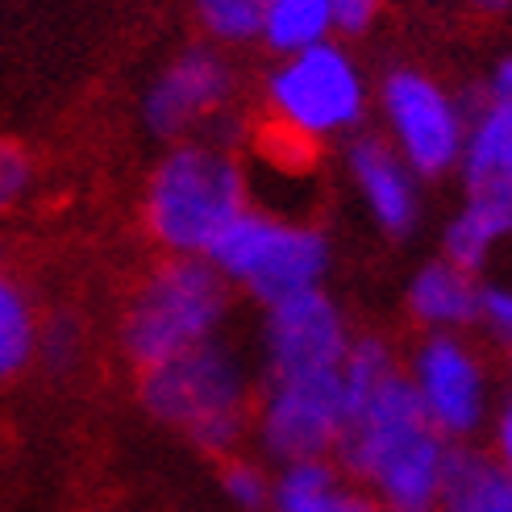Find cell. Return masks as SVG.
<instances>
[{
    "mask_svg": "<svg viewBox=\"0 0 512 512\" xmlns=\"http://www.w3.org/2000/svg\"><path fill=\"white\" fill-rule=\"evenodd\" d=\"M496 463L512 475V396L500 408V421H496Z\"/></svg>",
    "mask_w": 512,
    "mask_h": 512,
    "instance_id": "cell-26",
    "label": "cell"
},
{
    "mask_svg": "<svg viewBox=\"0 0 512 512\" xmlns=\"http://www.w3.org/2000/svg\"><path fill=\"white\" fill-rule=\"evenodd\" d=\"M267 105L275 121L300 138H338L363 121L367 84L342 46L317 42L279 55L267 80Z\"/></svg>",
    "mask_w": 512,
    "mask_h": 512,
    "instance_id": "cell-5",
    "label": "cell"
},
{
    "mask_svg": "<svg viewBox=\"0 0 512 512\" xmlns=\"http://www.w3.org/2000/svg\"><path fill=\"white\" fill-rule=\"evenodd\" d=\"M329 34H334V9H329V0H267L259 38L275 55H292V50L329 42Z\"/></svg>",
    "mask_w": 512,
    "mask_h": 512,
    "instance_id": "cell-19",
    "label": "cell"
},
{
    "mask_svg": "<svg viewBox=\"0 0 512 512\" xmlns=\"http://www.w3.org/2000/svg\"><path fill=\"white\" fill-rule=\"evenodd\" d=\"M450 446L454 442H446L438 429H429L417 442H408L400 454H392L367 483L375 492V504H383L388 512H433L446 479Z\"/></svg>",
    "mask_w": 512,
    "mask_h": 512,
    "instance_id": "cell-13",
    "label": "cell"
},
{
    "mask_svg": "<svg viewBox=\"0 0 512 512\" xmlns=\"http://www.w3.org/2000/svg\"><path fill=\"white\" fill-rule=\"evenodd\" d=\"M383 117H388L396 150L413 167V175L433 179L458 167L467 121L446 88L433 84L425 71L400 67L383 80Z\"/></svg>",
    "mask_w": 512,
    "mask_h": 512,
    "instance_id": "cell-7",
    "label": "cell"
},
{
    "mask_svg": "<svg viewBox=\"0 0 512 512\" xmlns=\"http://www.w3.org/2000/svg\"><path fill=\"white\" fill-rule=\"evenodd\" d=\"M346 167L354 175L358 192H363L367 209L379 229L388 234H408L417 225L421 196H417V175L400 159V150H392L383 138H354L346 150Z\"/></svg>",
    "mask_w": 512,
    "mask_h": 512,
    "instance_id": "cell-12",
    "label": "cell"
},
{
    "mask_svg": "<svg viewBox=\"0 0 512 512\" xmlns=\"http://www.w3.org/2000/svg\"><path fill=\"white\" fill-rule=\"evenodd\" d=\"M433 512H512V475L496 458L454 442Z\"/></svg>",
    "mask_w": 512,
    "mask_h": 512,
    "instance_id": "cell-16",
    "label": "cell"
},
{
    "mask_svg": "<svg viewBox=\"0 0 512 512\" xmlns=\"http://www.w3.org/2000/svg\"><path fill=\"white\" fill-rule=\"evenodd\" d=\"M429 429L433 425L413 392V379H408V371L396 367L383 375L367 396H358L346 408V425L334 446V458L350 479L371 483L375 471L388 463L392 454H400L408 442H417Z\"/></svg>",
    "mask_w": 512,
    "mask_h": 512,
    "instance_id": "cell-9",
    "label": "cell"
},
{
    "mask_svg": "<svg viewBox=\"0 0 512 512\" xmlns=\"http://www.w3.org/2000/svg\"><path fill=\"white\" fill-rule=\"evenodd\" d=\"M229 317L225 275L200 254H167L150 271L121 317V350L142 371L192 346L221 338Z\"/></svg>",
    "mask_w": 512,
    "mask_h": 512,
    "instance_id": "cell-3",
    "label": "cell"
},
{
    "mask_svg": "<svg viewBox=\"0 0 512 512\" xmlns=\"http://www.w3.org/2000/svg\"><path fill=\"white\" fill-rule=\"evenodd\" d=\"M488 96H504V100H512V55L496 63L492 84H488Z\"/></svg>",
    "mask_w": 512,
    "mask_h": 512,
    "instance_id": "cell-28",
    "label": "cell"
},
{
    "mask_svg": "<svg viewBox=\"0 0 512 512\" xmlns=\"http://www.w3.org/2000/svg\"><path fill=\"white\" fill-rule=\"evenodd\" d=\"M458 167L471 196H512V100H483V109L463 130Z\"/></svg>",
    "mask_w": 512,
    "mask_h": 512,
    "instance_id": "cell-14",
    "label": "cell"
},
{
    "mask_svg": "<svg viewBox=\"0 0 512 512\" xmlns=\"http://www.w3.org/2000/svg\"><path fill=\"white\" fill-rule=\"evenodd\" d=\"M329 9H334V30L367 34L371 21L379 17V0H329Z\"/></svg>",
    "mask_w": 512,
    "mask_h": 512,
    "instance_id": "cell-24",
    "label": "cell"
},
{
    "mask_svg": "<svg viewBox=\"0 0 512 512\" xmlns=\"http://www.w3.org/2000/svg\"><path fill=\"white\" fill-rule=\"evenodd\" d=\"M138 392L150 417L209 454H229L250 429V375L221 338L142 367Z\"/></svg>",
    "mask_w": 512,
    "mask_h": 512,
    "instance_id": "cell-1",
    "label": "cell"
},
{
    "mask_svg": "<svg viewBox=\"0 0 512 512\" xmlns=\"http://www.w3.org/2000/svg\"><path fill=\"white\" fill-rule=\"evenodd\" d=\"M512 238V196H471L467 209L446 225V259L479 271L492 250Z\"/></svg>",
    "mask_w": 512,
    "mask_h": 512,
    "instance_id": "cell-17",
    "label": "cell"
},
{
    "mask_svg": "<svg viewBox=\"0 0 512 512\" xmlns=\"http://www.w3.org/2000/svg\"><path fill=\"white\" fill-rule=\"evenodd\" d=\"M34 188V163L21 146L0 142V217L13 213Z\"/></svg>",
    "mask_w": 512,
    "mask_h": 512,
    "instance_id": "cell-23",
    "label": "cell"
},
{
    "mask_svg": "<svg viewBox=\"0 0 512 512\" xmlns=\"http://www.w3.org/2000/svg\"><path fill=\"white\" fill-rule=\"evenodd\" d=\"M80 350H84V329L71 313H55L38 325V358L34 363H42L50 371H71L80 363Z\"/></svg>",
    "mask_w": 512,
    "mask_h": 512,
    "instance_id": "cell-21",
    "label": "cell"
},
{
    "mask_svg": "<svg viewBox=\"0 0 512 512\" xmlns=\"http://www.w3.org/2000/svg\"><path fill=\"white\" fill-rule=\"evenodd\" d=\"M229 288L250 292L259 304H275L304 288H321L329 271V242L321 229L246 209L204 254Z\"/></svg>",
    "mask_w": 512,
    "mask_h": 512,
    "instance_id": "cell-4",
    "label": "cell"
},
{
    "mask_svg": "<svg viewBox=\"0 0 512 512\" xmlns=\"http://www.w3.org/2000/svg\"><path fill=\"white\" fill-rule=\"evenodd\" d=\"M200 30L221 46H238L259 38V25L267 13V0H192Z\"/></svg>",
    "mask_w": 512,
    "mask_h": 512,
    "instance_id": "cell-20",
    "label": "cell"
},
{
    "mask_svg": "<svg viewBox=\"0 0 512 512\" xmlns=\"http://www.w3.org/2000/svg\"><path fill=\"white\" fill-rule=\"evenodd\" d=\"M38 309L13 275L0 271V388L25 375L38 358Z\"/></svg>",
    "mask_w": 512,
    "mask_h": 512,
    "instance_id": "cell-18",
    "label": "cell"
},
{
    "mask_svg": "<svg viewBox=\"0 0 512 512\" xmlns=\"http://www.w3.org/2000/svg\"><path fill=\"white\" fill-rule=\"evenodd\" d=\"M471 5H475L479 13H508L512 0H471Z\"/></svg>",
    "mask_w": 512,
    "mask_h": 512,
    "instance_id": "cell-29",
    "label": "cell"
},
{
    "mask_svg": "<svg viewBox=\"0 0 512 512\" xmlns=\"http://www.w3.org/2000/svg\"><path fill=\"white\" fill-rule=\"evenodd\" d=\"M350 325L342 309L321 288H304L267 304L263 358L271 379H296L317 371H338L350 350Z\"/></svg>",
    "mask_w": 512,
    "mask_h": 512,
    "instance_id": "cell-10",
    "label": "cell"
},
{
    "mask_svg": "<svg viewBox=\"0 0 512 512\" xmlns=\"http://www.w3.org/2000/svg\"><path fill=\"white\" fill-rule=\"evenodd\" d=\"M408 309H413V317L421 325L458 334V329H467L483 317V288H479L475 271L458 267L450 259H438L413 275Z\"/></svg>",
    "mask_w": 512,
    "mask_h": 512,
    "instance_id": "cell-15",
    "label": "cell"
},
{
    "mask_svg": "<svg viewBox=\"0 0 512 512\" xmlns=\"http://www.w3.org/2000/svg\"><path fill=\"white\" fill-rule=\"evenodd\" d=\"M246 209V171L213 142L171 146L146 184V229L167 254L204 259L225 225Z\"/></svg>",
    "mask_w": 512,
    "mask_h": 512,
    "instance_id": "cell-2",
    "label": "cell"
},
{
    "mask_svg": "<svg viewBox=\"0 0 512 512\" xmlns=\"http://www.w3.org/2000/svg\"><path fill=\"white\" fill-rule=\"evenodd\" d=\"M408 379H413L429 425L446 442H467L488 421V375H483L479 354L458 334L433 329L417 346Z\"/></svg>",
    "mask_w": 512,
    "mask_h": 512,
    "instance_id": "cell-8",
    "label": "cell"
},
{
    "mask_svg": "<svg viewBox=\"0 0 512 512\" xmlns=\"http://www.w3.org/2000/svg\"><path fill=\"white\" fill-rule=\"evenodd\" d=\"M483 321L496 329L512 354V288H483Z\"/></svg>",
    "mask_w": 512,
    "mask_h": 512,
    "instance_id": "cell-25",
    "label": "cell"
},
{
    "mask_svg": "<svg viewBox=\"0 0 512 512\" xmlns=\"http://www.w3.org/2000/svg\"><path fill=\"white\" fill-rule=\"evenodd\" d=\"M234 96V67L213 46L175 55L142 96V121L155 138H188L204 121L225 113Z\"/></svg>",
    "mask_w": 512,
    "mask_h": 512,
    "instance_id": "cell-11",
    "label": "cell"
},
{
    "mask_svg": "<svg viewBox=\"0 0 512 512\" xmlns=\"http://www.w3.org/2000/svg\"><path fill=\"white\" fill-rule=\"evenodd\" d=\"M325 512H379V504L375 500H367V496H358V492H338L334 496V504H329Z\"/></svg>",
    "mask_w": 512,
    "mask_h": 512,
    "instance_id": "cell-27",
    "label": "cell"
},
{
    "mask_svg": "<svg viewBox=\"0 0 512 512\" xmlns=\"http://www.w3.org/2000/svg\"><path fill=\"white\" fill-rule=\"evenodd\" d=\"M221 488L242 512H263L271 500V479L259 463H246V458H229L221 471Z\"/></svg>",
    "mask_w": 512,
    "mask_h": 512,
    "instance_id": "cell-22",
    "label": "cell"
},
{
    "mask_svg": "<svg viewBox=\"0 0 512 512\" xmlns=\"http://www.w3.org/2000/svg\"><path fill=\"white\" fill-rule=\"evenodd\" d=\"M259 438L263 450L279 463L300 458H329L346 425V392L338 371L271 379L259 404Z\"/></svg>",
    "mask_w": 512,
    "mask_h": 512,
    "instance_id": "cell-6",
    "label": "cell"
}]
</instances>
